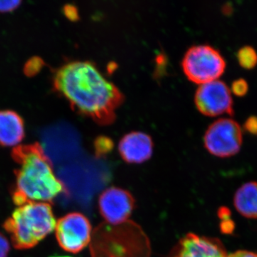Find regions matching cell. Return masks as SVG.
<instances>
[{
    "label": "cell",
    "instance_id": "4",
    "mask_svg": "<svg viewBox=\"0 0 257 257\" xmlns=\"http://www.w3.org/2000/svg\"><path fill=\"white\" fill-rule=\"evenodd\" d=\"M55 216L49 203L29 202L19 206L4 224L19 249L36 246L55 230Z\"/></svg>",
    "mask_w": 257,
    "mask_h": 257
},
{
    "label": "cell",
    "instance_id": "12",
    "mask_svg": "<svg viewBox=\"0 0 257 257\" xmlns=\"http://www.w3.org/2000/svg\"><path fill=\"white\" fill-rule=\"evenodd\" d=\"M25 137L23 119L13 111H0V145L18 146Z\"/></svg>",
    "mask_w": 257,
    "mask_h": 257
},
{
    "label": "cell",
    "instance_id": "15",
    "mask_svg": "<svg viewBox=\"0 0 257 257\" xmlns=\"http://www.w3.org/2000/svg\"><path fill=\"white\" fill-rule=\"evenodd\" d=\"M218 216L221 219L220 229L225 234H232L234 231V222L231 219V212L226 207H221L218 211Z\"/></svg>",
    "mask_w": 257,
    "mask_h": 257
},
{
    "label": "cell",
    "instance_id": "17",
    "mask_svg": "<svg viewBox=\"0 0 257 257\" xmlns=\"http://www.w3.org/2000/svg\"><path fill=\"white\" fill-rule=\"evenodd\" d=\"M231 89L235 95L243 96L246 95L248 92V83L243 79H236L231 84Z\"/></svg>",
    "mask_w": 257,
    "mask_h": 257
},
{
    "label": "cell",
    "instance_id": "20",
    "mask_svg": "<svg viewBox=\"0 0 257 257\" xmlns=\"http://www.w3.org/2000/svg\"><path fill=\"white\" fill-rule=\"evenodd\" d=\"M10 249L9 241L5 236L0 234V257H8Z\"/></svg>",
    "mask_w": 257,
    "mask_h": 257
},
{
    "label": "cell",
    "instance_id": "10",
    "mask_svg": "<svg viewBox=\"0 0 257 257\" xmlns=\"http://www.w3.org/2000/svg\"><path fill=\"white\" fill-rule=\"evenodd\" d=\"M224 244L216 238L189 233L172 248L170 257H226Z\"/></svg>",
    "mask_w": 257,
    "mask_h": 257
},
{
    "label": "cell",
    "instance_id": "21",
    "mask_svg": "<svg viewBox=\"0 0 257 257\" xmlns=\"http://www.w3.org/2000/svg\"><path fill=\"white\" fill-rule=\"evenodd\" d=\"M226 257H257V253L246 251V250H239V251L229 253Z\"/></svg>",
    "mask_w": 257,
    "mask_h": 257
},
{
    "label": "cell",
    "instance_id": "7",
    "mask_svg": "<svg viewBox=\"0 0 257 257\" xmlns=\"http://www.w3.org/2000/svg\"><path fill=\"white\" fill-rule=\"evenodd\" d=\"M55 231L57 242L67 252H80L92 239L90 221L79 212L69 213L60 218L56 224Z\"/></svg>",
    "mask_w": 257,
    "mask_h": 257
},
{
    "label": "cell",
    "instance_id": "3",
    "mask_svg": "<svg viewBox=\"0 0 257 257\" xmlns=\"http://www.w3.org/2000/svg\"><path fill=\"white\" fill-rule=\"evenodd\" d=\"M91 241L92 257H150L151 253L146 234L132 221L119 225H99Z\"/></svg>",
    "mask_w": 257,
    "mask_h": 257
},
{
    "label": "cell",
    "instance_id": "18",
    "mask_svg": "<svg viewBox=\"0 0 257 257\" xmlns=\"http://www.w3.org/2000/svg\"><path fill=\"white\" fill-rule=\"evenodd\" d=\"M243 127L248 133L257 135V116H252L248 117L245 121Z\"/></svg>",
    "mask_w": 257,
    "mask_h": 257
},
{
    "label": "cell",
    "instance_id": "2",
    "mask_svg": "<svg viewBox=\"0 0 257 257\" xmlns=\"http://www.w3.org/2000/svg\"><path fill=\"white\" fill-rule=\"evenodd\" d=\"M18 164L13 201L21 206L29 202H53L66 192L64 184L57 178L48 157L40 147L28 146L15 150Z\"/></svg>",
    "mask_w": 257,
    "mask_h": 257
},
{
    "label": "cell",
    "instance_id": "1",
    "mask_svg": "<svg viewBox=\"0 0 257 257\" xmlns=\"http://www.w3.org/2000/svg\"><path fill=\"white\" fill-rule=\"evenodd\" d=\"M55 86L80 114L97 124L108 125L116 119L124 96L114 83L89 61L64 64L55 76Z\"/></svg>",
    "mask_w": 257,
    "mask_h": 257
},
{
    "label": "cell",
    "instance_id": "5",
    "mask_svg": "<svg viewBox=\"0 0 257 257\" xmlns=\"http://www.w3.org/2000/svg\"><path fill=\"white\" fill-rule=\"evenodd\" d=\"M182 67L189 80L202 84L219 78L226 69V62L210 45H194L184 54Z\"/></svg>",
    "mask_w": 257,
    "mask_h": 257
},
{
    "label": "cell",
    "instance_id": "8",
    "mask_svg": "<svg viewBox=\"0 0 257 257\" xmlns=\"http://www.w3.org/2000/svg\"><path fill=\"white\" fill-rule=\"evenodd\" d=\"M194 102L198 110L206 116L234 114L229 88L217 79L200 84L196 91Z\"/></svg>",
    "mask_w": 257,
    "mask_h": 257
},
{
    "label": "cell",
    "instance_id": "19",
    "mask_svg": "<svg viewBox=\"0 0 257 257\" xmlns=\"http://www.w3.org/2000/svg\"><path fill=\"white\" fill-rule=\"evenodd\" d=\"M20 4V1H0V12L8 13L13 11Z\"/></svg>",
    "mask_w": 257,
    "mask_h": 257
},
{
    "label": "cell",
    "instance_id": "13",
    "mask_svg": "<svg viewBox=\"0 0 257 257\" xmlns=\"http://www.w3.org/2000/svg\"><path fill=\"white\" fill-rule=\"evenodd\" d=\"M236 211L248 219H257V182L243 184L236 190L234 197Z\"/></svg>",
    "mask_w": 257,
    "mask_h": 257
},
{
    "label": "cell",
    "instance_id": "6",
    "mask_svg": "<svg viewBox=\"0 0 257 257\" xmlns=\"http://www.w3.org/2000/svg\"><path fill=\"white\" fill-rule=\"evenodd\" d=\"M242 131L234 120L224 118L214 121L206 130L204 143L214 156L226 158L239 152L243 142Z\"/></svg>",
    "mask_w": 257,
    "mask_h": 257
},
{
    "label": "cell",
    "instance_id": "9",
    "mask_svg": "<svg viewBox=\"0 0 257 257\" xmlns=\"http://www.w3.org/2000/svg\"><path fill=\"white\" fill-rule=\"evenodd\" d=\"M98 205L107 224L119 225L128 221L135 207V199L127 190L111 187L101 193Z\"/></svg>",
    "mask_w": 257,
    "mask_h": 257
},
{
    "label": "cell",
    "instance_id": "11",
    "mask_svg": "<svg viewBox=\"0 0 257 257\" xmlns=\"http://www.w3.org/2000/svg\"><path fill=\"white\" fill-rule=\"evenodd\" d=\"M154 144L147 133L133 131L120 140L118 150L121 158L130 164H141L151 158Z\"/></svg>",
    "mask_w": 257,
    "mask_h": 257
},
{
    "label": "cell",
    "instance_id": "16",
    "mask_svg": "<svg viewBox=\"0 0 257 257\" xmlns=\"http://www.w3.org/2000/svg\"><path fill=\"white\" fill-rule=\"evenodd\" d=\"M112 146V142L105 137H101L96 140L95 148L97 155L107 153L108 152L110 151Z\"/></svg>",
    "mask_w": 257,
    "mask_h": 257
},
{
    "label": "cell",
    "instance_id": "14",
    "mask_svg": "<svg viewBox=\"0 0 257 257\" xmlns=\"http://www.w3.org/2000/svg\"><path fill=\"white\" fill-rule=\"evenodd\" d=\"M239 63L243 68L253 69L257 64V53L252 47H241L237 52Z\"/></svg>",
    "mask_w": 257,
    "mask_h": 257
}]
</instances>
